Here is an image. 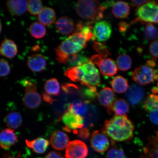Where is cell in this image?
<instances>
[{
	"mask_svg": "<svg viewBox=\"0 0 158 158\" xmlns=\"http://www.w3.org/2000/svg\"><path fill=\"white\" fill-rule=\"evenodd\" d=\"M134 127L132 122L125 115H115L105 122L102 131L112 141H130L133 138Z\"/></svg>",
	"mask_w": 158,
	"mask_h": 158,
	"instance_id": "obj_1",
	"label": "cell"
},
{
	"mask_svg": "<svg viewBox=\"0 0 158 158\" xmlns=\"http://www.w3.org/2000/svg\"><path fill=\"white\" fill-rule=\"evenodd\" d=\"M86 41L81 32L69 35L55 49L56 59L61 64H67L69 57L77 54L86 46Z\"/></svg>",
	"mask_w": 158,
	"mask_h": 158,
	"instance_id": "obj_2",
	"label": "cell"
},
{
	"mask_svg": "<svg viewBox=\"0 0 158 158\" xmlns=\"http://www.w3.org/2000/svg\"><path fill=\"white\" fill-rule=\"evenodd\" d=\"M77 14L82 18L91 20L93 22L99 21L103 17L106 9L98 1L81 0L77 2L76 6Z\"/></svg>",
	"mask_w": 158,
	"mask_h": 158,
	"instance_id": "obj_3",
	"label": "cell"
},
{
	"mask_svg": "<svg viewBox=\"0 0 158 158\" xmlns=\"http://www.w3.org/2000/svg\"><path fill=\"white\" fill-rule=\"evenodd\" d=\"M132 77L138 84L146 85L158 80V70L147 64L142 65L135 69Z\"/></svg>",
	"mask_w": 158,
	"mask_h": 158,
	"instance_id": "obj_4",
	"label": "cell"
},
{
	"mask_svg": "<svg viewBox=\"0 0 158 158\" xmlns=\"http://www.w3.org/2000/svg\"><path fill=\"white\" fill-rule=\"evenodd\" d=\"M136 14L141 22L158 23V1L148 2L137 9Z\"/></svg>",
	"mask_w": 158,
	"mask_h": 158,
	"instance_id": "obj_5",
	"label": "cell"
},
{
	"mask_svg": "<svg viewBox=\"0 0 158 158\" xmlns=\"http://www.w3.org/2000/svg\"><path fill=\"white\" fill-rule=\"evenodd\" d=\"M84 72L83 80L81 83L87 87H96L100 83L99 73L94 64L89 61L81 66Z\"/></svg>",
	"mask_w": 158,
	"mask_h": 158,
	"instance_id": "obj_6",
	"label": "cell"
},
{
	"mask_svg": "<svg viewBox=\"0 0 158 158\" xmlns=\"http://www.w3.org/2000/svg\"><path fill=\"white\" fill-rule=\"evenodd\" d=\"M62 119L65 125L63 129L66 132H70L72 130L73 131L78 130L83 127L84 126V118L70 110L65 112L62 116Z\"/></svg>",
	"mask_w": 158,
	"mask_h": 158,
	"instance_id": "obj_7",
	"label": "cell"
},
{
	"mask_svg": "<svg viewBox=\"0 0 158 158\" xmlns=\"http://www.w3.org/2000/svg\"><path fill=\"white\" fill-rule=\"evenodd\" d=\"M93 33L94 35L93 41L97 40L100 42L106 41L111 36V25L106 21L98 22L94 25Z\"/></svg>",
	"mask_w": 158,
	"mask_h": 158,
	"instance_id": "obj_8",
	"label": "cell"
},
{
	"mask_svg": "<svg viewBox=\"0 0 158 158\" xmlns=\"http://www.w3.org/2000/svg\"><path fill=\"white\" fill-rule=\"evenodd\" d=\"M88 154V149L85 143L80 140L70 142L66 151V158H85Z\"/></svg>",
	"mask_w": 158,
	"mask_h": 158,
	"instance_id": "obj_9",
	"label": "cell"
},
{
	"mask_svg": "<svg viewBox=\"0 0 158 158\" xmlns=\"http://www.w3.org/2000/svg\"><path fill=\"white\" fill-rule=\"evenodd\" d=\"M91 147L95 151L102 153L107 151L110 143L107 136L103 131L96 130L93 133L91 137Z\"/></svg>",
	"mask_w": 158,
	"mask_h": 158,
	"instance_id": "obj_10",
	"label": "cell"
},
{
	"mask_svg": "<svg viewBox=\"0 0 158 158\" xmlns=\"http://www.w3.org/2000/svg\"><path fill=\"white\" fill-rule=\"evenodd\" d=\"M145 94V91L142 86L137 84H133L126 92V98L131 105L135 106L141 103Z\"/></svg>",
	"mask_w": 158,
	"mask_h": 158,
	"instance_id": "obj_11",
	"label": "cell"
},
{
	"mask_svg": "<svg viewBox=\"0 0 158 158\" xmlns=\"http://www.w3.org/2000/svg\"><path fill=\"white\" fill-rule=\"evenodd\" d=\"M36 87H31L25 89V94L23 99V104L27 107L35 109L40 106L41 98L37 92Z\"/></svg>",
	"mask_w": 158,
	"mask_h": 158,
	"instance_id": "obj_12",
	"label": "cell"
},
{
	"mask_svg": "<svg viewBox=\"0 0 158 158\" xmlns=\"http://www.w3.org/2000/svg\"><path fill=\"white\" fill-rule=\"evenodd\" d=\"M50 142L52 147L58 151L64 149L70 143L68 136L60 131H56L53 133L51 136Z\"/></svg>",
	"mask_w": 158,
	"mask_h": 158,
	"instance_id": "obj_13",
	"label": "cell"
},
{
	"mask_svg": "<svg viewBox=\"0 0 158 158\" xmlns=\"http://www.w3.org/2000/svg\"><path fill=\"white\" fill-rule=\"evenodd\" d=\"M27 65L32 72H40L44 70L46 65V61L44 56L40 54L31 55L27 60Z\"/></svg>",
	"mask_w": 158,
	"mask_h": 158,
	"instance_id": "obj_14",
	"label": "cell"
},
{
	"mask_svg": "<svg viewBox=\"0 0 158 158\" xmlns=\"http://www.w3.org/2000/svg\"><path fill=\"white\" fill-rule=\"evenodd\" d=\"M17 141L18 137L14 130L6 128L1 131L0 141L1 147L3 149H9Z\"/></svg>",
	"mask_w": 158,
	"mask_h": 158,
	"instance_id": "obj_15",
	"label": "cell"
},
{
	"mask_svg": "<svg viewBox=\"0 0 158 158\" xmlns=\"http://www.w3.org/2000/svg\"><path fill=\"white\" fill-rule=\"evenodd\" d=\"M90 103L88 101L77 99L68 104V109L84 118L87 112Z\"/></svg>",
	"mask_w": 158,
	"mask_h": 158,
	"instance_id": "obj_16",
	"label": "cell"
},
{
	"mask_svg": "<svg viewBox=\"0 0 158 158\" xmlns=\"http://www.w3.org/2000/svg\"><path fill=\"white\" fill-rule=\"evenodd\" d=\"M116 96L113 91L110 88L106 87L100 90L98 94V98L101 105L107 108L115 101Z\"/></svg>",
	"mask_w": 158,
	"mask_h": 158,
	"instance_id": "obj_17",
	"label": "cell"
},
{
	"mask_svg": "<svg viewBox=\"0 0 158 158\" xmlns=\"http://www.w3.org/2000/svg\"><path fill=\"white\" fill-rule=\"evenodd\" d=\"M98 67L101 74L108 77L114 76L118 72V69L116 63L111 58L102 60Z\"/></svg>",
	"mask_w": 158,
	"mask_h": 158,
	"instance_id": "obj_18",
	"label": "cell"
},
{
	"mask_svg": "<svg viewBox=\"0 0 158 158\" xmlns=\"http://www.w3.org/2000/svg\"><path fill=\"white\" fill-rule=\"evenodd\" d=\"M129 106L123 99H118L113 104L107 108L108 114L114 113L116 116H123L127 113L129 110Z\"/></svg>",
	"mask_w": 158,
	"mask_h": 158,
	"instance_id": "obj_19",
	"label": "cell"
},
{
	"mask_svg": "<svg viewBox=\"0 0 158 158\" xmlns=\"http://www.w3.org/2000/svg\"><path fill=\"white\" fill-rule=\"evenodd\" d=\"M58 30L63 35H68L74 31L75 23L73 19L68 17L63 16L58 19L56 22Z\"/></svg>",
	"mask_w": 158,
	"mask_h": 158,
	"instance_id": "obj_20",
	"label": "cell"
},
{
	"mask_svg": "<svg viewBox=\"0 0 158 158\" xmlns=\"http://www.w3.org/2000/svg\"><path fill=\"white\" fill-rule=\"evenodd\" d=\"M130 7L125 2H116L112 6V14L116 18L124 19L127 18L130 13Z\"/></svg>",
	"mask_w": 158,
	"mask_h": 158,
	"instance_id": "obj_21",
	"label": "cell"
},
{
	"mask_svg": "<svg viewBox=\"0 0 158 158\" xmlns=\"http://www.w3.org/2000/svg\"><path fill=\"white\" fill-rule=\"evenodd\" d=\"M26 143L35 152L42 154L46 151L49 143L48 140L43 138H38L33 140H26Z\"/></svg>",
	"mask_w": 158,
	"mask_h": 158,
	"instance_id": "obj_22",
	"label": "cell"
},
{
	"mask_svg": "<svg viewBox=\"0 0 158 158\" xmlns=\"http://www.w3.org/2000/svg\"><path fill=\"white\" fill-rule=\"evenodd\" d=\"M26 1H9L7 2L8 9L12 15L19 16L23 15L27 10Z\"/></svg>",
	"mask_w": 158,
	"mask_h": 158,
	"instance_id": "obj_23",
	"label": "cell"
},
{
	"mask_svg": "<svg viewBox=\"0 0 158 158\" xmlns=\"http://www.w3.org/2000/svg\"><path fill=\"white\" fill-rule=\"evenodd\" d=\"M0 51L3 56L10 59L13 58L18 52L17 45L11 40L5 39L2 43Z\"/></svg>",
	"mask_w": 158,
	"mask_h": 158,
	"instance_id": "obj_24",
	"label": "cell"
},
{
	"mask_svg": "<svg viewBox=\"0 0 158 158\" xmlns=\"http://www.w3.org/2000/svg\"><path fill=\"white\" fill-rule=\"evenodd\" d=\"M38 19L43 24L49 26L54 22L56 15L54 10L51 8L45 7L39 14Z\"/></svg>",
	"mask_w": 158,
	"mask_h": 158,
	"instance_id": "obj_25",
	"label": "cell"
},
{
	"mask_svg": "<svg viewBox=\"0 0 158 158\" xmlns=\"http://www.w3.org/2000/svg\"><path fill=\"white\" fill-rule=\"evenodd\" d=\"M4 121L8 127L12 129H17L22 124L23 118L18 112L13 111L6 115Z\"/></svg>",
	"mask_w": 158,
	"mask_h": 158,
	"instance_id": "obj_26",
	"label": "cell"
},
{
	"mask_svg": "<svg viewBox=\"0 0 158 158\" xmlns=\"http://www.w3.org/2000/svg\"><path fill=\"white\" fill-rule=\"evenodd\" d=\"M111 85L114 91L118 94L125 92L128 88V81L123 77L120 76L114 77L111 81Z\"/></svg>",
	"mask_w": 158,
	"mask_h": 158,
	"instance_id": "obj_27",
	"label": "cell"
},
{
	"mask_svg": "<svg viewBox=\"0 0 158 158\" xmlns=\"http://www.w3.org/2000/svg\"><path fill=\"white\" fill-rule=\"evenodd\" d=\"M64 75L73 81L79 82L81 83L83 80L84 72L81 66L73 67L67 69Z\"/></svg>",
	"mask_w": 158,
	"mask_h": 158,
	"instance_id": "obj_28",
	"label": "cell"
},
{
	"mask_svg": "<svg viewBox=\"0 0 158 158\" xmlns=\"http://www.w3.org/2000/svg\"><path fill=\"white\" fill-rule=\"evenodd\" d=\"M99 116L98 108L93 105H89L87 112L84 117L86 127H92L98 120Z\"/></svg>",
	"mask_w": 158,
	"mask_h": 158,
	"instance_id": "obj_29",
	"label": "cell"
},
{
	"mask_svg": "<svg viewBox=\"0 0 158 158\" xmlns=\"http://www.w3.org/2000/svg\"><path fill=\"white\" fill-rule=\"evenodd\" d=\"M143 151L151 158H158V132L156 136L150 139Z\"/></svg>",
	"mask_w": 158,
	"mask_h": 158,
	"instance_id": "obj_30",
	"label": "cell"
},
{
	"mask_svg": "<svg viewBox=\"0 0 158 158\" xmlns=\"http://www.w3.org/2000/svg\"><path fill=\"white\" fill-rule=\"evenodd\" d=\"M118 69L122 71H127L131 68L132 61L131 57L126 53H120L116 59Z\"/></svg>",
	"mask_w": 158,
	"mask_h": 158,
	"instance_id": "obj_31",
	"label": "cell"
},
{
	"mask_svg": "<svg viewBox=\"0 0 158 158\" xmlns=\"http://www.w3.org/2000/svg\"><path fill=\"white\" fill-rule=\"evenodd\" d=\"M46 93L51 95L57 96L60 92V86L57 79L52 78L47 81L45 85Z\"/></svg>",
	"mask_w": 158,
	"mask_h": 158,
	"instance_id": "obj_32",
	"label": "cell"
},
{
	"mask_svg": "<svg viewBox=\"0 0 158 158\" xmlns=\"http://www.w3.org/2000/svg\"><path fill=\"white\" fill-rule=\"evenodd\" d=\"M89 61V60L85 55L77 53L69 57L68 64L72 67H77L82 66Z\"/></svg>",
	"mask_w": 158,
	"mask_h": 158,
	"instance_id": "obj_33",
	"label": "cell"
},
{
	"mask_svg": "<svg viewBox=\"0 0 158 158\" xmlns=\"http://www.w3.org/2000/svg\"><path fill=\"white\" fill-rule=\"evenodd\" d=\"M29 31L31 35L36 39L43 38L46 33L44 26L38 22L33 23L30 25Z\"/></svg>",
	"mask_w": 158,
	"mask_h": 158,
	"instance_id": "obj_34",
	"label": "cell"
},
{
	"mask_svg": "<svg viewBox=\"0 0 158 158\" xmlns=\"http://www.w3.org/2000/svg\"><path fill=\"white\" fill-rule=\"evenodd\" d=\"M143 37L145 40L150 41L158 37V31L156 27L151 23H148L143 30Z\"/></svg>",
	"mask_w": 158,
	"mask_h": 158,
	"instance_id": "obj_35",
	"label": "cell"
},
{
	"mask_svg": "<svg viewBox=\"0 0 158 158\" xmlns=\"http://www.w3.org/2000/svg\"><path fill=\"white\" fill-rule=\"evenodd\" d=\"M143 108L146 111L150 112L158 110V95H149L144 102Z\"/></svg>",
	"mask_w": 158,
	"mask_h": 158,
	"instance_id": "obj_36",
	"label": "cell"
},
{
	"mask_svg": "<svg viewBox=\"0 0 158 158\" xmlns=\"http://www.w3.org/2000/svg\"><path fill=\"white\" fill-rule=\"evenodd\" d=\"M27 9L31 14L36 15L43 10L42 2L39 0H30L27 1Z\"/></svg>",
	"mask_w": 158,
	"mask_h": 158,
	"instance_id": "obj_37",
	"label": "cell"
},
{
	"mask_svg": "<svg viewBox=\"0 0 158 158\" xmlns=\"http://www.w3.org/2000/svg\"><path fill=\"white\" fill-rule=\"evenodd\" d=\"M81 94L82 96L86 99V100L90 102V101L94 100L98 97V94L97 89L96 87H87L86 86L82 90Z\"/></svg>",
	"mask_w": 158,
	"mask_h": 158,
	"instance_id": "obj_38",
	"label": "cell"
},
{
	"mask_svg": "<svg viewBox=\"0 0 158 158\" xmlns=\"http://www.w3.org/2000/svg\"><path fill=\"white\" fill-rule=\"evenodd\" d=\"M93 47L94 50L102 58H105L110 55V53L107 47L102 43L94 41Z\"/></svg>",
	"mask_w": 158,
	"mask_h": 158,
	"instance_id": "obj_39",
	"label": "cell"
},
{
	"mask_svg": "<svg viewBox=\"0 0 158 158\" xmlns=\"http://www.w3.org/2000/svg\"><path fill=\"white\" fill-rule=\"evenodd\" d=\"M106 158H125L124 152L120 148L114 147L108 151Z\"/></svg>",
	"mask_w": 158,
	"mask_h": 158,
	"instance_id": "obj_40",
	"label": "cell"
},
{
	"mask_svg": "<svg viewBox=\"0 0 158 158\" xmlns=\"http://www.w3.org/2000/svg\"><path fill=\"white\" fill-rule=\"evenodd\" d=\"M93 27L87 24L86 26L83 27L80 32L82 33L85 39L86 42L90 41L91 40H93L94 37L93 33Z\"/></svg>",
	"mask_w": 158,
	"mask_h": 158,
	"instance_id": "obj_41",
	"label": "cell"
},
{
	"mask_svg": "<svg viewBox=\"0 0 158 158\" xmlns=\"http://www.w3.org/2000/svg\"><path fill=\"white\" fill-rule=\"evenodd\" d=\"M0 75L1 77H5L10 73V68L6 61L1 59L0 61Z\"/></svg>",
	"mask_w": 158,
	"mask_h": 158,
	"instance_id": "obj_42",
	"label": "cell"
},
{
	"mask_svg": "<svg viewBox=\"0 0 158 158\" xmlns=\"http://www.w3.org/2000/svg\"><path fill=\"white\" fill-rule=\"evenodd\" d=\"M62 88L65 92L68 93H79V88L76 85L74 84H65L62 85Z\"/></svg>",
	"mask_w": 158,
	"mask_h": 158,
	"instance_id": "obj_43",
	"label": "cell"
},
{
	"mask_svg": "<svg viewBox=\"0 0 158 158\" xmlns=\"http://www.w3.org/2000/svg\"><path fill=\"white\" fill-rule=\"evenodd\" d=\"M73 133L77 134L79 137L83 139H87L89 137L90 133L88 128H82L78 130L73 131Z\"/></svg>",
	"mask_w": 158,
	"mask_h": 158,
	"instance_id": "obj_44",
	"label": "cell"
},
{
	"mask_svg": "<svg viewBox=\"0 0 158 158\" xmlns=\"http://www.w3.org/2000/svg\"><path fill=\"white\" fill-rule=\"evenodd\" d=\"M149 51L154 58H158V40H154L149 45Z\"/></svg>",
	"mask_w": 158,
	"mask_h": 158,
	"instance_id": "obj_45",
	"label": "cell"
},
{
	"mask_svg": "<svg viewBox=\"0 0 158 158\" xmlns=\"http://www.w3.org/2000/svg\"><path fill=\"white\" fill-rule=\"evenodd\" d=\"M149 118L153 123L158 124V110L150 112Z\"/></svg>",
	"mask_w": 158,
	"mask_h": 158,
	"instance_id": "obj_46",
	"label": "cell"
},
{
	"mask_svg": "<svg viewBox=\"0 0 158 158\" xmlns=\"http://www.w3.org/2000/svg\"><path fill=\"white\" fill-rule=\"evenodd\" d=\"M130 25V23L128 24L125 22H120V23H118V30H119L120 32L122 33H126L127 29L129 28Z\"/></svg>",
	"mask_w": 158,
	"mask_h": 158,
	"instance_id": "obj_47",
	"label": "cell"
},
{
	"mask_svg": "<svg viewBox=\"0 0 158 158\" xmlns=\"http://www.w3.org/2000/svg\"><path fill=\"white\" fill-rule=\"evenodd\" d=\"M102 60V57L100 55H95L91 57L89 61L94 64H96L98 66Z\"/></svg>",
	"mask_w": 158,
	"mask_h": 158,
	"instance_id": "obj_48",
	"label": "cell"
},
{
	"mask_svg": "<svg viewBox=\"0 0 158 158\" xmlns=\"http://www.w3.org/2000/svg\"><path fill=\"white\" fill-rule=\"evenodd\" d=\"M45 158H64L62 154L58 152L52 151L45 156Z\"/></svg>",
	"mask_w": 158,
	"mask_h": 158,
	"instance_id": "obj_49",
	"label": "cell"
},
{
	"mask_svg": "<svg viewBox=\"0 0 158 158\" xmlns=\"http://www.w3.org/2000/svg\"><path fill=\"white\" fill-rule=\"evenodd\" d=\"M149 1H145V0H143V1H131L130 3L133 7H141V6L145 5V4L148 3Z\"/></svg>",
	"mask_w": 158,
	"mask_h": 158,
	"instance_id": "obj_50",
	"label": "cell"
},
{
	"mask_svg": "<svg viewBox=\"0 0 158 158\" xmlns=\"http://www.w3.org/2000/svg\"><path fill=\"white\" fill-rule=\"evenodd\" d=\"M43 98L45 101L50 104H52L55 100L54 99L49 95L47 93H44L42 95Z\"/></svg>",
	"mask_w": 158,
	"mask_h": 158,
	"instance_id": "obj_51",
	"label": "cell"
},
{
	"mask_svg": "<svg viewBox=\"0 0 158 158\" xmlns=\"http://www.w3.org/2000/svg\"><path fill=\"white\" fill-rule=\"evenodd\" d=\"M152 92L153 93L156 94L158 92V89L157 88H153L152 89Z\"/></svg>",
	"mask_w": 158,
	"mask_h": 158,
	"instance_id": "obj_52",
	"label": "cell"
},
{
	"mask_svg": "<svg viewBox=\"0 0 158 158\" xmlns=\"http://www.w3.org/2000/svg\"><path fill=\"white\" fill-rule=\"evenodd\" d=\"M2 27V26L1 23V32Z\"/></svg>",
	"mask_w": 158,
	"mask_h": 158,
	"instance_id": "obj_53",
	"label": "cell"
},
{
	"mask_svg": "<svg viewBox=\"0 0 158 158\" xmlns=\"http://www.w3.org/2000/svg\"><path fill=\"white\" fill-rule=\"evenodd\" d=\"M157 87H158L157 88L158 89V83H157Z\"/></svg>",
	"mask_w": 158,
	"mask_h": 158,
	"instance_id": "obj_54",
	"label": "cell"
},
{
	"mask_svg": "<svg viewBox=\"0 0 158 158\" xmlns=\"http://www.w3.org/2000/svg\"></svg>",
	"mask_w": 158,
	"mask_h": 158,
	"instance_id": "obj_55",
	"label": "cell"
}]
</instances>
